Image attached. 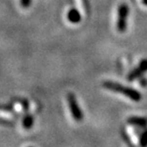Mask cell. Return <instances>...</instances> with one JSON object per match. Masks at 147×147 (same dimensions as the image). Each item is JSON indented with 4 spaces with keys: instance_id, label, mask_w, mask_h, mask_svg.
I'll return each instance as SVG.
<instances>
[{
    "instance_id": "9",
    "label": "cell",
    "mask_w": 147,
    "mask_h": 147,
    "mask_svg": "<svg viewBox=\"0 0 147 147\" xmlns=\"http://www.w3.org/2000/svg\"><path fill=\"white\" fill-rule=\"evenodd\" d=\"M31 3H32V0H20V4L24 8L29 7V6L31 5Z\"/></svg>"
},
{
    "instance_id": "5",
    "label": "cell",
    "mask_w": 147,
    "mask_h": 147,
    "mask_svg": "<svg viewBox=\"0 0 147 147\" xmlns=\"http://www.w3.org/2000/svg\"><path fill=\"white\" fill-rule=\"evenodd\" d=\"M129 125L135 126L138 128H147V117H130L127 119Z\"/></svg>"
},
{
    "instance_id": "1",
    "label": "cell",
    "mask_w": 147,
    "mask_h": 147,
    "mask_svg": "<svg viewBox=\"0 0 147 147\" xmlns=\"http://www.w3.org/2000/svg\"><path fill=\"white\" fill-rule=\"evenodd\" d=\"M103 87L107 90L113 91V92L122 94L123 96H127V98H129L134 101H140V99H142V94L138 90L134 89V88H131V87L124 86V85H121V84L117 83V82L104 81Z\"/></svg>"
},
{
    "instance_id": "3",
    "label": "cell",
    "mask_w": 147,
    "mask_h": 147,
    "mask_svg": "<svg viewBox=\"0 0 147 147\" xmlns=\"http://www.w3.org/2000/svg\"><path fill=\"white\" fill-rule=\"evenodd\" d=\"M67 99H68V104L70 107V111H71L73 119L76 120V121H80L83 119V114L80 110V107L76 99V96L73 94H69L67 96Z\"/></svg>"
},
{
    "instance_id": "10",
    "label": "cell",
    "mask_w": 147,
    "mask_h": 147,
    "mask_svg": "<svg viewBox=\"0 0 147 147\" xmlns=\"http://www.w3.org/2000/svg\"><path fill=\"white\" fill-rule=\"evenodd\" d=\"M140 84L142 85V87H145V85H147V80L145 78H140Z\"/></svg>"
},
{
    "instance_id": "4",
    "label": "cell",
    "mask_w": 147,
    "mask_h": 147,
    "mask_svg": "<svg viewBox=\"0 0 147 147\" xmlns=\"http://www.w3.org/2000/svg\"><path fill=\"white\" fill-rule=\"evenodd\" d=\"M146 72H147V58H144V59H142L140 62L139 66L136 67L133 71H131L128 74L127 80L130 82L136 80V79L142 78Z\"/></svg>"
},
{
    "instance_id": "11",
    "label": "cell",
    "mask_w": 147,
    "mask_h": 147,
    "mask_svg": "<svg viewBox=\"0 0 147 147\" xmlns=\"http://www.w3.org/2000/svg\"><path fill=\"white\" fill-rule=\"evenodd\" d=\"M142 3L144 4L145 6H147V0H142Z\"/></svg>"
},
{
    "instance_id": "8",
    "label": "cell",
    "mask_w": 147,
    "mask_h": 147,
    "mask_svg": "<svg viewBox=\"0 0 147 147\" xmlns=\"http://www.w3.org/2000/svg\"><path fill=\"white\" fill-rule=\"evenodd\" d=\"M140 144L142 146H146L147 145V129L142 132L140 134Z\"/></svg>"
},
{
    "instance_id": "6",
    "label": "cell",
    "mask_w": 147,
    "mask_h": 147,
    "mask_svg": "<svg viewBox=\"0 0 147 147\" xmlns=\"http://www.w3.org/2000/svg\"><path fill=\"white\" fill-rule=\"evenodd\" d=\"M67 18H68V20L71 23L76 24V23L80 22L81 16H80L79 11L76 10V9L73 8V9H71V10L68 11V13H67Z\"/></svg>"
},
{
    "instance_id": "2",
    "label": "cell",
    "mask_w": 147,
    "mask_h": 147,
    "mask_svg": "<svg viewBox=\"0 0 147 147\" xmlns=\"http://www.w3.org/2000/svg\"><path fill=\"white\" fill-rule=\"evenodd\" d=\"M129 13V7L127 4L119 5L117 10V29L120 33L125 32L127 28V16Z\"/></svg>"
},
{
    "instance_id": "7",
    "label": "cell",
    "mask_w": 147,
    "mask_h": 147,
    "mask_svg": "<svg viewBox=\"0 0 147 147\" xmlns=\"http://www.w3.org/2000/svg\"><path fill=\"white\" fill-rule=\"evenodd\" d=\"M33 124H34V119L30 115L26 116L24 119H23V126H24V128L30 129L33 127Z\"/></svg>"
}]
</instances>
